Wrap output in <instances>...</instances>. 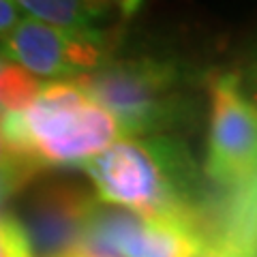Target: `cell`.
<instances>
[{"mask_svg": "<svg viewBox=\"0 0 257 257\" xmlns=\"http://www.w3.org/2000/svg\"><path fill=\"white\" fill-rule=\"evenodd\" d=\"M5 199H7V197L3 195V193H0V204H3V202H5Z\"/></svg>", "mask_w": 257, "mask_h": 257, "instance_id": "16", "label": "cell"}, {"mask_svg": "<svg viewBox=\"0 0 257 257\" xmlns=\"http://www.w3.org/2000/svg\"><path fill=\"white\" fill-rule=\"evenodd\" d=\"M24 18L60 28L94 30L96 22L109 11L111 0H13Z\"/></svg>", "mask_w": 257, "mask_h": 257, "instance_id": "8", "label": "cell"}, {"mask_svg": "<svg viewBox=\"0 0 257 257\" xmlns=\"http://www.w3.org/2000/svg\"><path fill=\"white\" fill-rule=\"evenodd\" d=\"M0 54L47 82L79 79L111 58L109 41L101 30L60 28L30 18H22L0 37Z\"/></svg>", "mask_w": 257, "mask_h": 257, "instance_id": "6", "label": "cell"}, {"mask_svg": "<svg viewBox=\"0 0 257 257\" xmlns=\"http://www.w3.org/2000/svg\"><path fill=\"white\" fill-rule=\"evenodd\" d=\"M210 242V236L191 223L131 212L96 199L84 248L105 257H199Z\"/></svg>", "mask_w": 257, "mask_h": 257, "instance_id": "5", "label": "cell"}, {"mask_svg": "<svg viewBox=\"0 0 257 257\" xmlns=\"http://www.w3.org/2000/svg\"><path fill=\"white\" fill-rule=\"evenodd\" d=\"M22 18H24V13L20 11V7L13 0H0V37L11 32Z\"/></svg>", "mask_w": 257, "mask_h": 257, "instance_id": "12", "label": "cell"}, {"mask_svg": "<svg viewBox=\"0 0 257 257\" xmlns=\"http://www.w3.org/2000/svg\"><path fill=\"white\" fill-rule=\"evenodd\" d=\"M96 204L86 189L67 180L45 182L26 197L20 225L35 257H67L84 248L86 227Z\"/></svg>", "mask_w": 257, "mask_h": 257, "instance_id": "7", "label": "cell"}, {"mask_svg": "<svg viewBox=\"0 0 257 257\" xmlns=\"http://www.w3.org/2000/svg\"><path fill=\"white\" fill-rule=\"evenodd\" d=\"M82 170L101 204L184 221L210 236L212 187L178 138H122L88 159Z\"/></svg>", "mask_w": 257, "mask_h": 257, "instance_id": "1", "label": "cell"}, {"mask_svg": "<svg viewBox=\"0 0 257 257\" xmlns=\"http://www.w3.org/2000/svg\"><path fill=\"white\" fill-rule=\"evenodd\" d=\"M0 58H3V54H0Z\"/></svg>", "mask_w": 257, "mask_h": 257, "instance_id": "17", "label": "cell"}, {"mask_svg": "<svg viewBox=\"0 0 257 257\" xmlns=\"http://www.w3.org/2000/svg\"><path fill=\"white\" fill-rule=\"evenodd\" d=\"M210 99L204 176L212 189H231L257 178V101L236 73L216 75Z\"/></svg>", "mask_w": 257, "mask_h": 257, "instance_id": "4", "label": "cell"}, {"mask_svg": "<svg viewBox=\"0 0 257 257\" xmlns=\"http://www.w3.org/2000/svg\"><path fill=\"white\" fill-rule=\"evenodd\" d=\"M75 82L114 116L124 138L159 135L191 114V77L176 60L109 58Z\"/></svg>", "mask_w": 257, "mask_h": 257, "instance_id": "3", "label": "cell"}, {"mask_svg": "<svg viewBox=\"0 0 257 257\" xmlns=\"http://www.w3.org/2000/svg\"><path fill=\"white\" fill-rule=\"evenodd\" d=\"M0 133L7 146L37 172L82 167L124 138L114 116L75 79L43 82L26 109L0 116Z\"/></svg>", "mask_w": 257, "mask_h": 257, "instance_id": "2", "label": "cell"}, {"mask_svg": "<svg viewBox=\"0 0 257 257\" xmlns=\"http://www.w3.org/2000/svg\"><path fill=\"white\" fill-rule=\"evenodd\" d=\"M0 257H35L20 221L3 214H0Z\"/></svg>", "mask_w": 257, "mask_h": 257, "instance_id": "11", "label": "cell"}, {"mask_svg": "<svg viewBox=\"0 0 257 257\" xmlns=\"http://www.w3.org/2000/svg\"><path fill=\"white\" fill-rule=\"evenodd\" d=\"M253 79H255V82H257V58L253 60Z\"/></svg>", "mask_w": 257, "mask_h": 257, "instance_id": "15", "label": "cell"}, {"mask_svg": "<svg viewBox=\"0 0 257 257\" xmlns=\"http://www.w3.org/2000/svg\"><path fill=\"white\" fill-rule=\"evenodd\" d=\"M120 3H122V9L124 11H133V9H138L140 0H120Z\"/></svg>", "mask_w": 257, "mask_h": 257, "instance_id": "14", "label": "cell"}, {"mask_svg": "<svg viewBox=\"0 0 257 257\" xmlns=\"http://www.w3.org/2000/svg\"><path fill=\"white\" fill-rule=\"evenodd\" d=\"M43 86V79L35 77L22 69L20 64L0 58V111H22L37 99L39 90Z\"/></svg>", "mask_w": 257, "mask_h": 257, "instance_id": "9", "label": "cell"}, {"mask_svg": "<svg viewBox=\"0 0 257 257\" xmlns=\"http://www.w3.org/2000/svg\"><path fill=\"white\" fill-rule=\"evenodd\" d=\"M67 257H105V255H96V253H90V251H86V248H79V251L75 253H71Z\"/></svg>", "mask_w": 257, "mask_h": 257, "instance_id": "13", "label": "cell"}, {"mask_svg": "<svg viewBox=\"0 0 257 257\" xmlns=\"http://www.w3.org/2000/svg\"><path fill=\"white\" fill-rule=\"evenodd\" d=\"M37 174V170H32L26 161H22L7 146L3 133H0V193L9 197L11 193H15L24 182H28Z\"/></svg>", "mask_w": 257, "mask_h": 257, "instance_id": "10", "label": "cell"}]
</instances>
